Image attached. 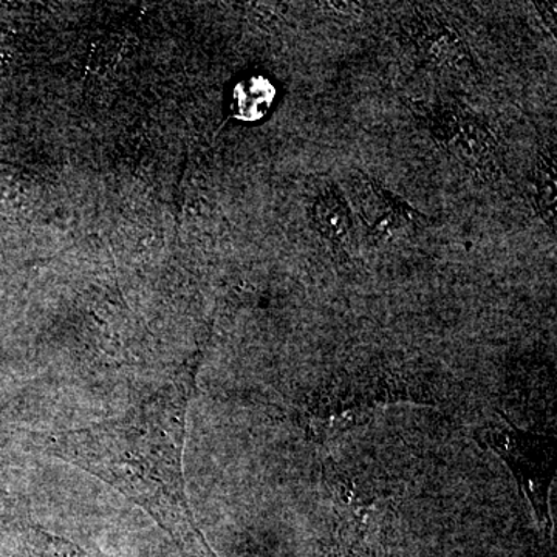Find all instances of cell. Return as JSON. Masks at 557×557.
<instances>
[{"instance_id":"1","label":"cell","mask_w":557,"mask_h":557,"mask_svg":"<svg viewBox=\"0 0 557 557\" xmlns=\"http://www.w3.org/2000/svg\"><path fill=\"white\" fill-rule=\"evenodd\" d=\"M193 379L152 383L121 417L50 435L51 456L86 469L146 509L183 552L209 557L183 485L182 456Z\"/></svg>"},{"instance_id":"2","label":"cell","mask_w":557,"mask_h":557,"mask_svg":"<svg viewBox=\"0 0 557 557\" xmlns=\"http://www.w3.org/2000/svg\"><path fill=\"white\" fill-rule=\"evenodd\" d=\"M355 200L364 222L379 233H394L409 223V208L372 180L355 182Z\"/></svg>"},{"instance_id":"3","label":"cell","mask_w":557,"mask_h":557,"mask_svg":"<svg viewBox=\"0 0 557 557\" xmlns=\"http://www.w3.org/2000/svg\"><path fill=\"white\" fill-rule=\"evenodd\" d=\"M313 219L322 236L341 240L351 226V214L347 201L336 189L319 194L313 205Z\"/></svg>"},{"instance_id":"4","label":"cell","mask_w":557,"mask_h":557,"mask_svg":"<svg viewBox=\"0 0 557 557\" xmlns=\"http://www.w3.org/2000/svg\"><path fill=\"white\" fill-rule=\"evenodd\" d=\"M537 209L548 225L556 228V157L545 153L536 170Z\"/></svg>"}]
</instances>
